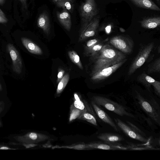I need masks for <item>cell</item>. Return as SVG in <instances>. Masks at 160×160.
Segmentation results:
<instances>
[{
	"label": "cell",
	"mask_w": 160,
	"mask_h": 160,
	"mask_svg": "<svg viewBox=\"0 0 160 160\" xmlns=\"http://www.w3.org/2000/svg\"><path fill=\"white\" fill-rule=\"evenodd\" d=\"M2 126V123L1 121H0V127Z\"/></svg>",
	"instance_id": "d590c367"
},
{
	"label": "cell",
	"mask_w": 160,
	"mask_h": 160,
	"mask_svg": "<svg viewBox=\"0 0 160 160\" xmlns=\"http://www.w3.org/2000/svg\"><path fill=\"white\" fill-rule=\"evenodd\" d=\"M20 145H22L24 146L26 148H32L36 146L37 145L34 143H22Z\"/></svg>",
	"instance_id": "f1b7e54d"
},
{
	"label": "cell",
	"mask_w": 160,
	"mask_h": 160,
	"mask_svg": "<svg viewBox=\"0 0 160 160\" xmlns=\"http://www.w3.org/2000/svg\"><path fill=\"white\" fill-rule=\"evenodd\" d=\"M135 98L138 104L144 112L156 123L160 125V108L153 99L144 97L136 91Z\"/></svg>",
	"instance_id": "7a4b0ae2"
},
{
	"label": "cell",
	"mask_w": 160,
	"mask_h": 160,
	"mask_svg": "<svg viewBox=\"0 0 160 160\" xmlns=\"http://www.w3.org/2000/svg\"><path fill=\"white\" fill-rule=\"evenodd\" d=\"M38 27L42 29L46 34H48L50 31V23L49 18L45 12L40 14L37 20Z\"/></svg>",
	"instance_id": "ac0fdd59"
},
{
	"label": "cell",
	"mask_w": 160,
	"mask_h": 160,
	"mask_svg": "<svg viewBox=\"0 0 160 160\" xmlns=\"http://www.w3.org/2000/svg\"><path fill=\"white\" fill-rule=\"evenodd\" d=\"M91 103L96 114L101 120L110 125L116 131L118 132H120V129L115 122L106 112L92 101Z\"/></svg>",
	"instance_id": "5bb4252c"
},
{
	"label": "cell",
	"mask_w": 160,
	"mask_h": 160,
	"mask_svg": "<svg viewBox=\"0 0 160 160\" xmlns=\"http://www.w3.org/2000/svg\"><path fill=\"white\" fill-rule=\"evenodd\" d=\"M105 44L100 42L90 48L86 49V53L95 59L101 53Z\"/></svg>",
	"instance_id": "44dd1931"
},
{
	"label": "cell",
	"mask_w": 160,
	"mask_h": 160,
	"mask_svg": "<svg viewBox=\"0 0 160 160\" xmlns=\"http://www.w3.org/2000/svg\"><path fill=\"white\" fill-rule=\"evenodd\" d=\"M5 108V103L2 101H0V113Z\"/></svg>",
	"instance_id": "4dcf8cb0"
},
{
	"label": "cell",
	"mask_w": 160,
	"mask_h": 160,
	"mask_svg": "<svg viewBox=\"0 0 160 160\" xmlns=\"http://www.w3.org/2000/svg\"><path fill=\"white\" fill-rule=\"evenodd\" d=\"M142 27L147 29H154L160 25L159 17H153L145 18L140 22Z\"/></svg>",
	"instance_id": "ffe728a7"
},
{
	"label": "cell",
	"mask_w": 160,
	"mask_h": 160,
	"mask_svg": "<svg viewBox=\"0 0 160 160\" xmlns=\"http://www.w3.org/2000/svg\"><path fill=\"white\" fill-rule=\"evenodd\" d=\"M58 19L61 24L68 31L70 30L72 22L71 16L67 10L63 9L57 12Z\"/></svg>",
	"instance_id": "9a60e30c"
},
{
	"label": "cell",
	"mask_w": 160,
	"mask_h": 160,
	"mask_svg": "<svg viewBox=\"0 0 160 160\" xmlns=\"http://www.w3.org/2000/svg\"><path fill=\"white\" fill-rule=\"evenodd\" d=\"M8 21L5 14L0 9V23H6Z\"/></svg>",
	"instance_id": "83f0119b"
},
{
	"label": "cell",
	"mask_w": 160,
	"mask_h": 160,
	"mask_svg": "<svg viewBox=\"0 0 160 160\" xmlns=\"http://www.w3.org/2000/svg\"></svg>",
	"instance_id": "f35d334b"
},
{
	"label": "cell",
	"mask_w": 160,
	"mask_h": 160,
	"mask_svg": "<svg viewBox=\"0 0 160 160\" xmlns=\"http://www.w3.org/2000/svg\"><path fill=\"white\" fill-rule=\"evenodd\" d=\"M57 0H52V1L53 2H54L56 1H57ZM70 0V1H72L73 0Z\"/></svg>",
	"instance_id": "8d00e7d4"
},
{
	"label": "cell",
	"mask_w": 160,
	"mask_h": 160,
	"mask_svg": "<svg viewBox=\"0 0 160 160\" xmlns=\"http://www.w3.org/2000/svg\"><path fill=\"white\" fill-rule=\"evenodd\" d=\"M59 7L62 8L69 11L72 12L73 9V5L72 1L70 0H59L54 2Z\"/></svg>",
	"instance_id": "7402d4cb"
},
{
	"label": "cell",
	"mask_w": 160,
	"mask_h": 160,
	"mask_svg": "<svg viewBox=\"0 0 160 160\" xmlns=\"http://www.w3.org/2000/svg\"><path fill=\"white\" fill-rule=\"evenodd\" d=\"M69 79V76L68 74H65L59 82L56 91L57 95L61 93L67 85Z\"/></svg>",
	"instance_id": "484cf974"
},
{
	"label": "cell",
	"mask_w": 160,
	"mask_h": 160,
	"mask_svg": "<svg viewBox=\"0 0 160 160\" xmlns=\"http://www.w3.org/2000/svg\"><path fill=\"white\" fill-rule=\"evenodd\" d=\"M13 150L16 149H15L11 148L9 147L6 146H2L0 147V150Z\"/></svg>",
	"instance_id": "d6a6232c"
},
{
	"label": "cell",
	"mask_w": 160,
	"mask_h": 160,
	"mask_svg": "<svg viewBox=\"0 0 160 160\" xmlns=\"http://www.w3.org/2000/svg\"><path fill=\"white\" fill-rule=\"evenodd\" d=\"M5 0H0V4L2 5L5 2Z\"/></svg>",
	"instance_id": "836d02e7"
},
{
	"label": "cell",
	"mask_w": 160,
	"mask_h": 160,
	"mask_svg": "<svg viewBox=\"0 0 160 160\" xmlns=\"http://www.w3.org/2000/svg\"><path fill=\"white\" fill-rule=\"evenodd\" d=\"M21 40L22 44L29 52L36 55L42 54L41 48L31 40L23 37L21 38Z\"/></svg>",
	"instance_id": "2e32d148"
},
{
	"label": "cell",
	"mask_w": 160,
	"mask_h": 160,
	"mask_svg": "<svg viewBox=\"0 0 160 160\" xmlns=\"http://www.w3.org/2000/svg\"><path fill=\"white\" fill-rule=\"evenodd\" d=\"M19 0L22 3V4L23 6L25 8H26L27 7L26 1L27 0Z\"/></svg>",
	"instance_id": "1f68e13d"
},
{
	"label": "cell",
	"mask_w": 160,
	"mask_h": 160,
	"mask_svg": "<svg viewBox=\"0 0 160 160\" xmlns=\"http://www.w3.org/2000/svg\"><path fill=\"white\" fill-rule=\"evenodd\" d=\"M7 49L12 59V69L14 72L20 74L22 72V63L21 57L18 50L11 43H8Z\"/></svg>",
	"instance_id": "8fae6325"
},
{
	"label": "cell",
	"mask_w": 160,
	"mask_h": 160,
	"mask_svg": "<svg viewBox=\"0 0 160 160\" xmlns=\"http://www.w3.org/2000/svg\"><path fill=\"white\" fill-rule=\"evenodd\" d=\"M87 148L105 150H126L128 148L118 142H109L105 141L92 142L87 145Z\"/></svg>",
	"instance_id": "7c38bea8"
},
{
	"label": "cell",
	"mask_w": 160,
	"mask_h": 160,
	"mask_svg": "<svg viewBox=\"0 0 160 160\" xmlns=\"http://www.w3.org/2000/svg\"><path fill=\"white\" fill-rule=\"evenodd\" d=\"M127 60L126 58L113 65L104 68L92 75L91 79L100 82L106 79L121 67Z\"/></svg>",
	"instance_id": "ba28073f"
},
{
	"label": "cell",
	"mask_w": 160,
	"mask_h": 160,
	"mask_svg": "<svg viewBox=\"0 0 160 160\" xmlns=\"http://www.w3.org/2000/svg\"><path fill=\"white\" fill-rule=\"evenodd\" d=\"M97 138L103 141L109 142H118L124 140V138L119 134L108 132L100 134Z\"/></svg>",
	"instance_id": "e0dca14e"
},
{
	"label": "cell",
	"mask_w": 160,
	"mask_h": 160,
	"mask_svg": "<svg viewBox=\"0 0 160 160\" xmlns=\"http://www.w3.org/2000/svg\"><path fill=\"white\" fill-rule=\"evenodd\" d=\"M99 22V17H96L86 26L82 28L79 41H82L94 36L97 32Z\"/></svg>",
	"instance_id": "30bf717a"
},
{
	"label": "cell",
	"mask_w": 160,
	"mask_h": 160,
	"mask_svg": "<svg viewBox=\"0 0 160 160\" xmlns=\"http://www.w3.org/2000/svg\"><path fill=\"white\" fill-rule=\"evenodd\" d=\"M92 101L98 106H102L119 116L134 117L133 115L128 112L124 106L108 98L95 96L92 98Z\"/></svg>",
	"instance_id": "3957f363"
},
{
	"label": "cell",
	"mask_w": 160,
	"mask_h": 160,
	"mask_svg": "<svg viewBox=\"0 0 160 160\" xmlns=\"http://www.w3.org/2000/svg\"><path fill=\"white\" fill-rule=\"evenodd\" d=\"M80 13L82 21V28L86 26L98 13L95 0H85L80 8Z\"/></svg>",
	"instance_id": "277c9868"
},
{
	"label": "cell",
	"mask_w": 160,
	"mask_h": 160,
	"mask_svg": "<svg viewBox=\"0 0 160 160\" xmlns=\"http://www.w3.org/2000/svg\"><path fill=\"white\" fill-rule=\"evenodd\" d=\"M78 118L86 120L95 126H97L96 120L95 116L88 112H85L82 113Z\"/></svg>",
	"instance_id": "cb8c5ba5"
},
{
	"label": "cell",
	"mask_w": 160,
	"mask_h": 160,
	"mask_svg": "<svg viewBox=\"0 0 160 160\" xmlns=\"http://www.w3.org/2000/svg\"><path fill=\"white\" fill-rule=\"evenodd\" d=\"M137 80L144 85L149 91L151 86L152 85L154 88L156 93L160 96V82L159 81L156 80L148 76L144 72L138 76Z\"/></svg>",
	"instance_id": "4fadbf2b"
},
{
	"label": "cell",
	"mask_w": 160,
	"mask_h": 160,
	"mask_svg": "<svg viewBox=\"0 0 160 160\" xmlns=\"http://www.w3.org/2000/svg\"><path fill=\"white\" fill-rule=\"evenodd\" d=\"M137 6L148 9L159 11V8L152 0H128Z\"/></svg>",
	"instance_id": "d6986e66"
},
{
	"label": "cell",
	"mask_w": 160,
	"mask_h": 160,
	"mask_svg": "<svg viewBox=\"0 0 160 160\" xmlns=\"http://www.w3.org/2000/svg\"><path fill=\"white\" fill-rule=\"evenodd\" d=\"M109 43L116 48L126 54H129L132 51L133 42L129 38L122 35L114 36L111 38Z\"/></svg>",
	"instance_id": "8992f818"
},
{
	"label": "cell",
	"mask_w": 160,
	"mask_h": 160,
	"mask_svg": "<svg viewBox=\"0 0 160 160\" xmlns=\"http://www.w3.org/2000/svg\"><path fill=\"white\" fill-rule=\"evenodd\" d=\"M68 55L71 61L76 64L80 69H83V67L79 56L74 51H70L68 52Z\"/></svg>",
	"instance_id": "603a6c76"
},
{
	"label": "cell",
	"mask_w": 160,
	"mask_h": 160,
	"mask_svg": "<svg viewBox=\"0 0 160 160\" xmlns=\"http://www.w3.org/2000/svg\"><path fill=\"white\" fill-rule=\"evenodd\" d=\"M2 90V88L1 86V85L0 84V91H1Z\"/></svg>",
	"instance_id": "e575fe53"
},
{
	"label": "cell",
	"mask_w": 160,
	"mask_h": 160,
	"mask_svg": "<svg viewBox=\"0 0 160 160\" xmlns=\"http://www.w3.org/2000/svg\"><path fill=\"white\" fill-rule=\"evenodd\" d=\"M115 123L119 129L129 138L141 142H147L148 139L141 135L131 126H129L121 120L114 119Z\"/></svg>",
	"instance_id": "52a82bcc"
},
{
	"label": "cell",
	"mask_w": 160,
	"mask_h": 160,
	"mask_svg": "<svg viewBox=\"0 0 160 160\" xmlns=\"http://www.w3.org/2000/svg\"><path fill=\"white\" fill-rule=\"evenodd\" d=\"M157 1H159V0H156Z\"/></svg>",
	"instance_id": "74e56055"
},
{
	"label": "cell",
	"mask_w": 160,
	"mask_h": 160,
	"mask_svg": "<svg viewBox=\"0 0 160 160\" xmlns=\"http://www.w3.org/2000/svg\"><path fill=\"white\" fill-rule=\"evenodd\" d=\"M152 42L143 46L130 65L128 72V75L132 74L138 68L142 66L149 57L154 47Z\"/></svg>",
	"instance_id": "5b68a950"
},
{
	"label": "cell",
	"mask_w": 160,
	"mask_h": 160,
	"mask_svg": "<svg viewBox=\"0 0 160 160\" xmlns=\"http://www.w3.org/2000/svg\"><path fill=\"white\" fill-rule=\"evenodd\" d=\"M64 73V71L62 70L60 71L58 74V81H59L63 78V74Z\"/></svg>",
	"instance_id": "f546056e"
},
{
	"label": "cell",
	"mask_w": 160,
	"mask_h": 160,
	"mask_svg": "<svg viewBox=\"0 0 160 160\" xmlns=\"http://www.w3.org/2000/svg\"><path fill=\"white\" fill-rule=\"evenodd\" d=\"M160 71V58L157 59L148 65L147 72L148 74L159 72Z\"/></svg>",
	"instance_id": "d4e9b609"
},
{
	"label": "cell",
	"mask_w": 160,
	"mask_h": 160,
	"mask_svg": "<svg viewBox=\"0 0 160 160\" xmlns=\"http://www.w3.org/2000/svg\"><path fill=\"white\" fill-rule=\"evenodd\" d=\"M126 58L121 52L105 44L99 55L95 59L92 75L101 69L116 64Z\"/></svg>",
	"instance_id": "6da1fadb"
},
{
	"label": "cell",
	"mask_w": 160,
	"mask_h": 160,
	"mask_svg": "<svg viewBox=\"0 0 160 160\" xmlns=\"http://www.w3.org/2000/svg\"><path fill=\"white\" fill-rule=\"evenodd\" d=\"M14 138L21 143L35 144L45 141L49 138L46 135L31 132L23 135L16 136Z\"/></svg>",
	"instance_id": "9c48e42d"
},
{
	"label": "cell",
	"mask_w": 160,
	"mask_h": 160,
	"mask_svg": "<svg viewBox=\"0 0 160 160\" xmlns=\"http://www.w3.org/2000/svg\"></svg>",
	"instance_id": "ab89813d"
},
{
	"label": "cell",
	"mask_w": 160,
	"mask_h": 160,
	"mask_svg": "<svg viewBox=\"0 0 160 160\" xmlns=\"http://www.w3.org/2000/svg\"><path fill=\"white\" fill-rule=\"evenodd\" d=\"M100 42L98 39H94L88 41L86 43V49L88 48L95 44Z\"/></svg>",
	"instance_id": "4316f807"
}]
</instances>
